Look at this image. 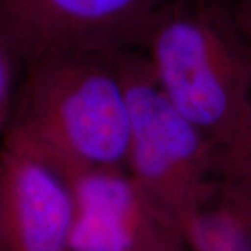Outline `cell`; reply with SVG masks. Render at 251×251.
Segmentation results:
<instances>
[{
    "label": "cell",
    "instance_id": "7",
    "mask_svg": "<svg viewBox=\"0 0 251 251\" xmlns=\"http://www.w3.org/2000/svg\"><path fill=\"white\" fill-rule=\"evenodd\" d=\"M188 251H251V201L216 177L177 216Z\"/></svg>",
    "mask_w": 251,
    "mask_h": 251
},
{
    "label": "cell",
    "instance_id": "10",
    "mask_svg": "<svg viewBox=\"0 0 251 251\" xmlns=\"http://www.w3.org/2000/svg\"><path fill=\"white\" fill-rule=\"evenodd\" d=\"M229 6L237 25L251 48V0H230Z\"/></svg>",
    "mask_w": 251,
    "mask_h": 251
},
{
    "label": "cell",
    "instance_id": "1",
    "mask_svg": "<svg viewBox=\"0 0 251 251\" xmlns=\"http://www.w3.org/2000/svg\"><path fill=\"white\" fill-rule=\"evenodd\" d=\"M116 56L53 54L27 64L1 147L64 177L126 168L128 106Z\"/></svg>",
    "mask_w": 251,
    "mask_h": 251
},
{
    "label": "cell",
    "instance_id": "2",
    "mask_svg": "<svg viewBox=\"0 0 251 251\" xmlns=\"http://www.w3.org/2000/svg\"><path fill=\"white\" fill-rule=\"evenodd\" d=\"M140 50L165 95L219 150L251 108V48L229 3L162 1Z\"/></svg>",
    "mask_w": 251,
    "mask_h": 251
},
{
    "label": "cell",
    "instance_id": "5",
    "mask_svg": "<svg viewBox=\"0 0 251 251\" xmlns=\"http://www.w3.org/2000/svg\"><path fill=\"white\" fill-rule=\"evenodd\" d=\"M75 215L67 251H135L181 242L126 168L67 176Z\"/></svg>",
    "mask_w": 251,
    "mask_h": 251
},
{
    "label": "cell",
    "instance_id": "8",
    "mask_svg": "<svg viewBox=\"0 0 251 251\" xmlns=\"http://www.w3.org/2000/svg\"><path fill=\"white\" fill-rule=\"evenodd\" d=\"M216 177L251 201V108L242 125L218 150Z\"/></svg>",
    "mask_w": 251,
    "mask_h": 251
},
{
    "label": "cell",
    "instance_id": "4",
    "mask_svg": "<svg viewBox=\"0 0 251 251\" xmlns=\"http://www.w3.org/2000/svg\"><path fill=\"white\" fill-rule=\"evenodd\" d=\"M162 0H0V36L23 66L66 53L140 49Z\"/></svg>",
    "mask_w": 251,
    "mask_h": 251
},
{
    "label": "cell",
    "instance_id": "9",
    "mask_svg": "<svg viewBox=\"0 0 251 251\" xmlns=\"http://www.w3.org/2000/svg\"><path fill=\"white\" fill-rule=\"evenodd\" d=\"M21 62L9 44L0 36V140L7 127L20 84L17 70Z\"/></svg>",
    "mask_w": 251,
    "mask_h": 251
},
{
    "label": "cell",
    "instance_id": "6",
    "mask_svg": "<svg viewBox=\"0 0 251 251\" xmlns=\"http://www.w3.org/2000/svg\"><path fill=\"white\" fill-rule=\"evenodd\" d=\"M0 151L1 251H67L75 215L69 181L28 153Z\"/></svg>",
    "mask_w": 251,
    "mask_h": 251
},
{
    "label": "cell",
    "instance_id": "11",
    "mask_svg": "<svg viewBox=\"0 0 251 251\" xmlns=\"http://www.w3.org/2000/svg\"><path fill=\"white\" fill-rule=\"evenodd\" d=\"M184 246L181 242L175 243H163V244H156V246H150V247H144L140 250L135 251H184Z\"/></svg>",
    "mask_w": 251,
    "mask_h": 251
},
{
    "label": "cell",
    "instance_id": "3",
    "mask_svg": "<svg viewBox=\"0 0 251 251\" xmlns=\"http://www.w3.org/2000/svg\"><path fill=\"white\" fill-rule=\"evenodd\" d=\"M116 62L128 106L126 169L176 229L180 212L216 179L218 148L165 95L140 49Z\"/></svg>",
    "mask_w": 251,
    "mask_h": 251
},
{
    "label": "cell",
    "instance_id": "12",
    "mask_svg": "<svg viewBox=\"0 0 251 251\" xmlns=\"http://www.w3.org/2000/svg\"><path fill=\"white\" fill-rule=\"evenodd\" d=\"M1 179H3V163H1V151H0V206H1ZM0 251H1V239H0Z\"/></svg>",
    "mask_w": 251,
    "mask_h": 251
}]
</instances>
